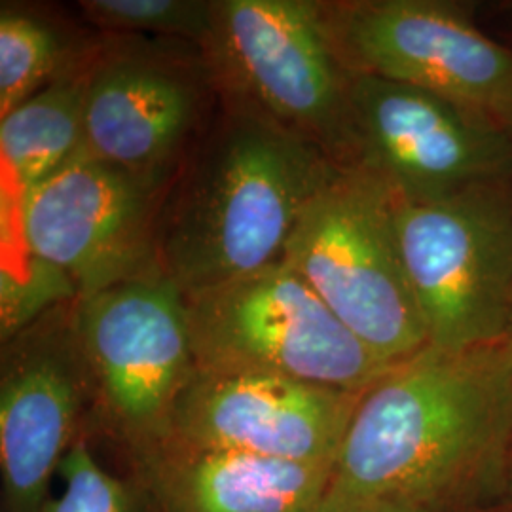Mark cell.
Wrapping results in <instances>:
<instances>
[{
    "label": "cell",
    "instance_id": "1",
    "mask_svg": "<svg viewBox=\"0 0 512 512\" xmlns=\"http://www.w3.org/2000/svg\"><path fill=\"white\" fill-rule=\"evenodd\" d=\"M512 446V346H427L365 389L317 512L403 505L442 512Z\"/></svg>",
    "mask_w": 512,
    "mask_h": 512
},
{
    "label": "cell",
    "instance_id": "2",
    "mask_svg": "<svg viewBox=\"0 0 512 512\" xmlns=\"http://www.w3.org/2000/svg\"><path fill=\"white\" fill-rule=\"evenodd\" d=\"M234 103L160 220L158 264L184 294L283 262L304 207L340 165Z\"/></svg>",
    "mask_w": 512,
    "mask_h": 512
},
{
    "label": "cell",
    "instance_id": "3",
    "mask_svg": "<svg viewBox=\"0 0 512 512\" xmlns=\"http://www.w3.org/2000/svg\"><path fill=\"white\" fill-rule=\"evenodd\" d=\"M283 264L387 365L429 346L406 275L397 202L365 169L338 165L304 207Z\"/></svg>",
    "mask_w": 512,
    "mask_h": 512
},
{
    "label": "cell",
    "instance_id": "4",
    "mask_svg": "<svg viewBox=\"0 0 512 512\" xmlns=\"http://www.w3.org/2000/svg\"><path fill=\"white\" fill-rule=\"evenodd\" d=\"M184 296L196 370L268 374L363 393L393 366L283 262Z\"/></svg>",
    "mask_w": 512,
    "mask_h": 512
},
{
    "label": "cell",
    "instance_id": "5",
    "mask_svg": "<svg viewBox=\"0 0 512 512\" xmlns=\"http://www.w3.org/2000/svg\"><path fill=\"white\" fill-rule=\"evenodd\" d=\"M74 329L93 408L128 458L169 437L173 408L196 372L183 289L162 268L74 298Z\"/></svg>",
    "mask_w": 512,
    "mask_h": 512
},
{
    "label": "cell",
    "instance_id": "6",
    "mask_svg": "<svg viewBox=\"0 0 512 512\" xmlns=\"http://www.w3.org/2000/svg\"><path fill=\"white\" fill-rule=\"evenodd\" d=\"M397 230L429 346L458 351L509 340L511 183L397 203Z\"/></svg>",
    "mask_w": 512,
    "mask_h": 512
},
{
    "label": "cell",
    "instance_id": "7",
    "mask_svg": "<svg viewBox=\"0 0 512 512\" xmlns=\"http://www.w3.org/2000/svg\"><path fill=\"white\" fill-rule=\"evenodd\" d=\"M340 164L380 179L397 203L439 202L482 184L511 183L512 135L435 93L349 73Z\"/></svg>",
    "mask_w": 512,
    "mask_h": 512
},
{
    "label": "cell",
    "instance_id": "8",
    "mask_svg": "<svg viewBox=\"0 0 512 512\" xmlns=\"http://www.w3.org/2000/svg\"><path fill=\"white\" fill-rule=\"evenodd\" d=\"M205 54L232 99L323 148L340 164L349 71L325 6L310 0H220Z\"/></svg>",
    "mask_w": 512,
    "mask_h": 512
},
{
    "label": "cell",
    "instance_id": "9",
    "mask_svg": "<svg viewBox=\"0 0 512 512\" xmlns=\"http://www.w3.org/2000/svg\"><path fill=\"white\" fill-rule=\"evenodd\" d=\"M325 18L349 73L435 93L512 135V50L484 35L458 6L368 0L325 6Z\"/></svg>",
    "mask_w": 512,
    "mask_h": 512
},
{
    "label": "cell",
    "instance_id": "10",
    "mask_svg": "<svg viewBox=\"0 0 512 512\" xmlns=\"http://www.w3.org/2000/svg\"><path fill=\"white\" fill-rule=\"evenodd\" d=\"M162 186L80 148L50 179L19 198L25 247L63 275L76 298L147 274L160 268Z\"/></svg>",
    "mask_w": 512,
    "mask_h": 512
},
{
    "label": "cell",
    "instance_id": "11",
    "mask_svg": "<svg viewBox=\"0 0 512 512\" xmlns=\"http://www.w3.org/2000/svg\"><path fill=\"white\" fill-rule=\"evenodd\" d=\"M74 300L2 340L0 475L4 512H40L92 404Z\"/></svg>",
    "mask_w": 512,
    "mask_h": 512
},
{
    "label": "cell",
    "instance_id": "12",
    "mask_svg": "<svg viewBox=\"0 0 512 512\" xmlns=\"http://www.w3.org/2000/svg\"><path fill=\"white\" fill-rule=\"evenodd\" d=\"M359 397L281 376L196 370L173 408L167 439L332 467Z\"/></svg>",
    "mask_w": 512,
    "mask_h": 512
},
{
    "label": "cell",
    "instance_id": "13",
    "mask_svg": "<svg viewBox=\"0 0 512 512\" xmlns=\"http://www.w3.org/2000/svg\"><path fill=\"white\" fill-rule=\"evenodd\" d=\"M200 110L192 74L160 55H109L88 71L82 148L105 164L164 183Z\"/></svg>",
    "mask_w": 512,
    "mask_h": 512
},
{
    "label": "cell",
    "instance_id": "14",
    "mask_svg": "<svg viewBox=\"0 0 512 512\" xmlns=\"http://www.w3.org/2000/svg\"><path fill=\"white\" fill-rule=\"evenodd\" d=\"M131 461L158 512H317L329 465H308L165 439Z\"/></svg>",
    "mask_w": 512,
    "mask_h": 512
},
{
    "label": "cell",
    "instance_id": "15",
    "mask_svg": "<svg viewBox=\"0 0 512 512\" xmlns=\"http://www.w3.org/2000/svg\"><path fill=\"white\" fill-rule=\"evenodd\" d=\"M88 73L59 74L46 88L0 118V148L18 198L50 179L84 143Z\"/></svg>",
    "mask_w": 512,
    "mask_h": 512
},
{
    "label": "cell",
    "instance_id": "16",
    "mask_svg": "<svg viewBox=\"0 0 512 512\" xmlns=\"http://www.w3.org/2000/svg\"><path fill=\"white\" fill-rule=\"evenodd\" d=\"M61 44L54 29L18 10L0 14V118L55 80Z\"/></svg>",
    "mask_w": 512,
    "mask_h": 512
},
{
    "label": "cell",
    "instance_id": "17",
    "mask_svg": "<svg viewBox=\"0 0 512 512\" xmlns=\"http://www.w3.org/2000/svg\"><path fill=\"white\" fill-rule=\"evenodd\" d=\"M61 494L50 495L40 512H145L150 499L141 484L105 467L84 429L59 465Z\"/></svg>",
    "mask_w": 512,
    "mask_h": 512
},
{
    "label": "cell",
    "instance_id": "18",
    "mask_svg": "<svg viewBox=\"0 0 512 512\" xmlns=\"http://www.w3.org/2000/svg\"><path fill=\"white\" fill-rule=\"evenodd\" d=\"M80 8L107 31L183 38L203 48L215 23L213 2L203 0H84Z\"/></svg>",
    "mask_w": 512,
    "mask_h": 512
},
{
    "label": "cell",
    "instance_id": "19",
    "mask_svg": "<svg viewBox=\"0 0 512 512\" xmlns=\"http://www.w3.org/2000/svg\"><path fill=\"white\" fill-rule=\"evenodd\" d=\"M346 512H421L403 505H389V503H380V505H366V507H357V509H349Z\"/></svg>",
    "mask_w": 512,
    "mask_h": 512
},
{
    "label": "cell",
    "instance_id": "20",
    "mask_svg": "<svg viewBox=\"0 0 512 512\" xmlns=\"http://www.w3.org/2000/svg\"><path fill=\"white\" fill-rule=\"evenodd\" d=\"M509 342H511V346H512V332H511V336H509Z\"/></svg>",
    "mask_w": 512,
    "mask_h": 512
}]
</instances>
